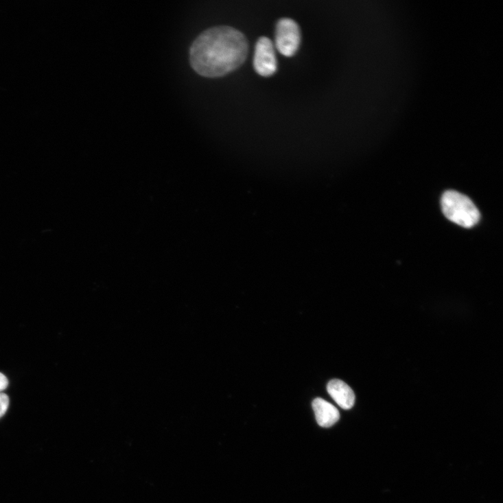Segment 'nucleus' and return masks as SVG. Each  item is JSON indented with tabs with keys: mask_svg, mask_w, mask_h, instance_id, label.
<instances>
[{
	"mask_svg": "<svg viewBox=\"0 0 503 503\" xmlns=\"http://www.w3.org/2000/svg\"><path fill=\"white\" fill-rule=\"evenodd\" d=\"M248 44L238 30L211 27L200 34L189 50L190 65L198 74L218 78L239 68L246 60Z\"/></svg>",
	"mask_w": 503,
	"mask_h": 503,
	"instance_id": "nucleus-1",
	"label": "nucleus"
},
{
	"mask_svg": "<svg viewBox=\"0 0 503 503\" xmlns=\"http://www.w3.org/2000/svg\"><path fill=\"white\" fill-rule=\"evenodd\" d=\"M442 209L450 221L465 228H471L480 219V211L466 196L449 190L444 193L441 200Z\"/></svg>",
	"mask_w": 503,
	"mask_h": 503,
	"instance_id": "nucleus-2",
	"label": "nucleus"
},
{
	"mask_svg": "<svg viewBox=\"0 0 503 503\" xmlns=\"http://www.w3.org/2000/svg\"><path fill=\"white\" fill-rule=\"evenodd\" d=\"M301 30L298 24L290 19H281L277 25L276 47L286 57L293 56L301 44Z\"/></svg>",
	"mask_w": 503,
	"mask_h": 503,
	"instance_id": "nucleus-3",
	"label": "nucleus"
},
{
	"mask_svg": "<svg viewBox=\"0 0 503 503\" xmlns=\"http://www.w3.org/2000/svg\"><path fill=\"white\" fill-rule=\"evenodd\" d=\"M254 67L261 75L268 77L277 70V59L274 45L267 37H261L255 46Z\"/></svg>",
	"mask_w": 503,
	"mask_h": 503,
	"instance_id": "nucleus-4",
	"label": "nucleus"
},
{
	"mask_svg": "<svg viewBox=\"0 0 503 503\" xmlns=\"http://www.w3.org/2000/svg\"><path fill=\"white\" fill-rule=\"evenodd\" d=\"M327 391L334 401L342 409H351L355 402L353 390L340 379H332L327 384Z\"/></svg>",
	"mask_w": 503,
	"mask_h": 503,
	"instance_id": "nucleus-5",
	"label": "nucleus"
},
{
	"mask_svg": "<svg viewBox=\"0 0 503 503\" xmlns=\"http://www.w3.org/2000/svg\"><path fill=\"white\" fill-rule=\"evenodd\" d=\"M313 408L317 422L322 428H331L340 419L338 409L323 399H316L313 402Z\"/></svg>",
	"mask_w": 503,
	"mask_h": 503,
	"instance_id": "nucleus-6",
	"label": "nucleus"
},
{
	"mask_svg": "<svg viewBox=\"0 0 503 503\" xmlns=\"http://www.w3.org/2000/svg\"><path fill=\"white\" fill-rule=\"evenodd\" d=\"M9 406V397L6 394L0 393V418L7 412Z\"/></svg>",
	"mask_w": 503,
	"mask_h": 503,
	"instance_id": "nucleus-7",
	"label": "nucleus"
},
{
	"mask_svg": "<svg viewBox=\"0 0 503 503\" xmlns=\"http://www.w3.org/2000/svg\"><path fill=\"white\" fill-rule=\"evenodd\" d=\"M9 385L8 377L3 373H0V393L5 390Z\"/></svg>",
	"mask_w": 503,
	"mask_h": 503,
	"instance_id": "nucleus-8",
	"label": "nucleus"
}]
</instances>
